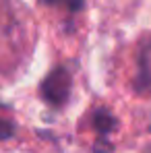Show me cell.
I'll use <instances>...</instances> for the list:
<instances>
[{"mask_svg": "<svg viewBox=\"0 0 151 153\" xmlns=\"http://www.w3.org/2000/svg\"><path fill=\"white\" fill-rule=\"evenodd\" d=\"M71 85H73L71 73H68L64 66H56V68L50 71L48 76L42 81L39 93H42V97L50 103V105L60 108V105L66 103L68 95H71Z\"/></svg>", "mask_w": 151, "mask_h": 153, "instance_id": "cell-1", "label": "cell"}, {"mask_svg": "<svg viewBox=\"0 0 151 153\" xmlns=\"http://www.w3.org/2000/svg\"><path fill=\"white\" fill-rule=\"evenodd\" d=\"M93 124H95V130L100 132L101 137H106L108 132H112L114 128H116V118H114V114L110 112V110H106V108H100L95 114H93Z\"/></svg>", "mask_w": 151, "mask_h": 153, "instance_id": "cell-2", "label": "cell"}, {"mask_svg": "<svg viewBox=\"0 0 151 153\" xmlns=\"http://www.w3.org/2000/svg\"><path fill=\"white\" fill-rule=\"evenodd\" d=\"M42 4H50V6H64L68 13H79L83 8V0H39Z\"/></svg>", "mask_w": 151, "mask_h": 153, "instance_id": "cell-3", "label": "cell"}, {"mask_svg": "<svg viewBox=\"0 0 151 153\" xmlns=\"http://www.w3.org/2000/svg\"><path fill=\"white\" fill-rule=\"evenodd\" d=\"M15 134V124L6 118H0V141H6Z\"/></svg>", "mask_w": 151, "mask_h": 153, "instance_id": "cell-4", "label": "cell"}, {"mask_svg": "<svg viewBox=\"0 0 151 153\" xmlns=\"http://www.w3.org/2000/svg\"><path fill=\"white\" fill-rule=\"evenodd\" d=\"M93 151L95 153H112L114 151V145H112L106 137H100L97 143H95V147H93Z\"/></svg>", "mask_w": 151, "mask_h": 153, "instance_id": "cell-5", "label": "cell"}]
</instances>
